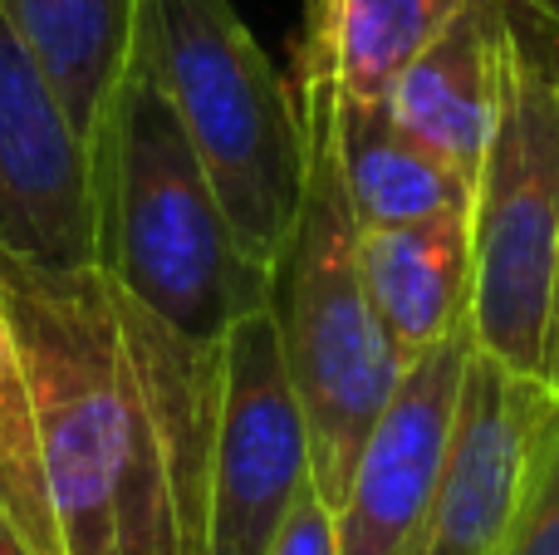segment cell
<instances>
[{"label": "cell", "mask_w": 559, "mask_h": 555, "mask_svg": "<svg viewBox=\"0 0 559 555\" xmlns=\"http://www.w3.org/2000/svg\"><path fill=\"white\" fill-rule=\"evenodd\" d=\"M64 555H206L222 344L128 300L98 265L0 261Z\"/></svg>", "instance_id": "cell-1"}, {"label": "cell", "mask_w": 559, "mask_h": 555, "mask_svg": "<svg viewBox=\"0 0 559 555\" xmlns=\"http://www.w3.org/2000/svg\"><path fill=\"white\" fill-rule=\"evenodd\" d=\"M98 271L197 344L271 305V265L241 246L163 88L128 69L94 143Z\"/></svg>", "instance_id": "cell-2"}, {"label": "cell", "mask_w": 559, "mask_h": 555, "mask_svg": "<svg viewBox=\"0 0 559 555\" xmlns=\"http://www.w3.org/2000/svg\"><path fill=\"white\" fill-rule=\"evenodd\" d=\"M305 118V192L271 271V310L289 383L309 423L314 487L338 507L373 418L403 379V354L378 324L358 271V222L329 143L324 104L289 79Z\"/></svg>", "instance_id": "cell-3"}, {"label": "cell", "mask_w": 559, "mask_h": 555, "mask_svg": "<svg viewBox=\"0 0 559 555\" xmlns=\"http://www.w3.org/2000/svg\"><path fill=\"white\" fill-rule=\"evenodd\" d=\"M133 64L173 104L241 246L275 271L305 192L295 84L231 0H138Z\"/></svg>", "instance_id": "cell-4"}, {"label": "cell", "mask_w": 559, "mask_h": 555, "mask_svg": "<svg viewBox=\"0 0 559 555\" xmlns=\"http://www.w3.org/2000/svg\"><path fill=\"white\" fill-rule=\"evenodd\" d=\"M472 340L545 379L559 232L555 0H506L501 108L472 182Z\"/></svg>", "instance_id": "cell-5"}, {"label": "cell", "mask_w": 559, "mask_h": 555, "mask_svg": "<svg viewBox=\"0 0 559 555\" xmlns=\"http://www.w3.org/2000/svg\"><path fill=\"white\" fill-rule=\"evenodd\" d=\"M305 487H314L309 423L285 369L275 310L261 305L222 340L206 555H265Z\"/></svg>", "instance_id": "cell-6"}, {"label": "cell", "mask_w": 559, "mask_h": 555, "mask_svg": "<svg viewBox=\"0 0 559 555\" xmlns=\"http://www.w3.org/2000/svg\"><path fill=\"white\" fill-rule=\"evenodd\" d=\"M0 261L98 265L94 153L59 88L0 15Z\"/></svg>", "instance_id": "cell-7"}, {"label": "cell", "mask_w": 559, "mask_h": 555, "mask_svg": "<svg viewBox=\"0 0 559 555\" xmlns=\"http://www.w3.org/2000/svg\"><path fill=\"white\" fill-rule=\"evenodd\" d=\"M550 403V383L472 340L442 477L407 555H506L531 442Z\"/></svg>", "instance_id": "cell-8"}, {"label": "cell", "mask_w": 559, "mask_h": 555, "mask_svg": "<svg viewBox=\"0 0 559 555\" xmlns=\"http://www.w3.org/2000/svg\"><path fill=\"white\" fill-rule=\"evenodd\" d=\"M466 354L472 330H456L403 364V379L368 428L334 507L338 555H407L442 477Z\"/></svg>", "instance_id": "cell-9"}, {"label": "cell", "mask_w": 559, "mask_h": 555, "mask_svg": "<svg viewBox=\"0 0 559 555\" xmlns=\"http://www.w3.org/2000/svg\"><path fill=\"white\" fill-rule=\"evenodd\" d=\"M501 25L506 0H466L383 94L388 114L466 182H476L501 108Z\"/></svg>", "instance_id": "cell-10"}, {"label": "cell", "mask_w": 559, "mask_h": 555, "mask_svg": "<svg viewBox=\"0 0 559 555\" xmlns=\"http://www.w3.org/2000/svg\"><path fill=\"white\" fill-rule=\"evenodd\" d=\"M472 212L427 222L358 226V271L393 350H417L472 330Z\"/></svg>", "instance_id": "cell-11"}, {"label": "cell", "mask_w": 559, "mask_h": 555, "mask_svg": "<svg viewBox=\"0 0 559 555\" xmlns=\"http://www.w3.org/2000/svg\"><path fill=\"white\" fill-rule=\"evenodd\" d=\"M299 84L314 88L324 104L329 143H334V163L358 226H397L447 212H472V182L452 163H442L432 147L417 143L388 114L383 98H338L309 79H299Z\"/></svg>", "instance_id": "cell-12"}, {"label": "cell", "mask_w": 559, "mask_h": 555, "mask_svg": "<svg viewBox=\"0 0 559 555\" xmlns=\"http://www.w3.org/2000/svg\"><path fill=\"white\" fill-rule=\"evenodd\" d=\"M0 15L39 59L94 153L118 84L133 69L138 0H0Z\"/></svg>", "instance_id": "cell-13"}, {"label": "cell", "mask_w": 559, "mask_h": 555, "mask_svg": "<svg viewBox=\"0 0 559 555\" xmlns=\"http://www.w3.org/2000/svg\"><path fill=\"white\" fill-rule=\"evenodd\" d=\"M466 0H305L295 74L338 98H383Z\"/></svg>", "instance_id": "cell-14"}, {"label": "cell", "mask_w": 559, "mask_h": 555, "mask_svg": "<svg viewBox=\"0 0 559 555\" xmlns=\"http://www.w3.org/2000/svg\"><path fill=\"white\" fill-rule=\"evenodd\" d=\"M0 511L15 521L35 555H64L59 551L55 511H49V492H45L35 399H29L25 359H20L5 295H0Z\"/></svg>", "instance_id": "cell-15"}, {"label": "cell", "mask_w": 559, "mask_h": 555, "mask_svg": "<svg viewBox=\"0 0 559 555\" xmlns=\"http://www.w3.org/2000/svg\"><path fill=\"white\" fill-rule=\"evenodd\" d=\"M506 555H559V393L531 442Z\"/></svg>", "instance_id": "cell-16"}, {"label": "cell", "mask_w": 559, "mask_h": 555, "mask_svg": "<svg viewBox=\"0 0 559 555\" xmlns=\"http://www.w3.org/2000/svg\"><path fill=\"white\" fill-rule=\"evenodd\" d=\"M265 555H338L334 507L319 497V487L299 492V501L289 507L285 527L275 531V541H271V551Z\"/></svg>", "instance_id": "cell-17"}, {"label": "cell", "mask_w": 559, "mask_h": 555, "mask_svg": "<svg viewBox=\"0 0 559 555\" xmlns=\"http://www.w3.org/2000/svg\"><path fill=\"white\" fill-rule=\"evenodd\" d=\"M545 383L559 393V232H555V295H550V344H545Z\"/></svg>", "instance_id": "cell-18"}, {"label": "cell", "mask_w": 559, "mask_h": 555, "mask_svg": "<svg viewBox=\"0 0 559 555\" xmlns=\"http://www.w3.org/2000/svg\"><path fill=\"white\" fill-rule=\"evenodd\" d=\"M0 555H35L29 551V541L20 536V527L5 517V511H0Z\"/></svg>", "instance_id": "cell-19"}, {"label": "cell", "mask_w": 559, "mask_h": 555, "mask_svg": "<svg viewBox=\"0 0 559 555\" xmlns=\"http://www.w3.org/2000/svg\"><path fill=\"white\" fill-rule=\"evenodd\" d=\"M555 10H559V0H555Z\"/></svg>", "instance_id": "cell-20"}]
</instances>
